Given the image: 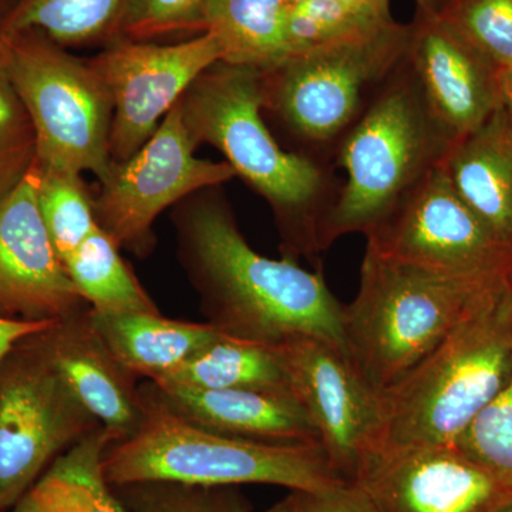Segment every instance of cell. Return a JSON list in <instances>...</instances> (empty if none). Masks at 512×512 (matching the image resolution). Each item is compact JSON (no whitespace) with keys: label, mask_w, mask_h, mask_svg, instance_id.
I'll list each match as a JSON object with an SVG mask.
<instances>
[{"label":"cell","mask_w":512,"mask_h":512,"mask_svg":"<svg viewBox=\"0 0 512 512\" xmlns=\"http://www.w3.org/2000/svg\"><path fill=\"white\" fill-rule=\"evenodd\" d=\"M439 15L497 69L512 63V0H447Z\"/></svg>","instance_id":"f546056e"},{"label":"cell","mask_w":512,"mask_h":512,"mask_svg":"<svg viewBox=\"0 0 512 512\" xmlns=\"http://www.w3.org/2000/svg\"><path fill=\"white\" fill-rule=\"evenodd\" d=\"M96 332L131 375L157 382L220 338L211 323L165 318L160 312L97 313Z\"/></svg>","instance_id":"ffe728a7"},{"label":"cell","mask_w":512,"mask_h":512,"mask_svg":"<svg viewBox=\"0 0 512 512\" xmlns=\"http://www.w3.org/2000/svg\"><path fill=\"white\" fill-rule=\"evenodd\" d=\"M288 0H207L201 32L217 37L221 62L271 72L289 53L285 36Z\"/></svg>","instance_id":"7402d4cb"},{"label":"cell","mask_w":512,"mask_h":512,"mask_svg":"<svg viewBox=\"0 0 512 512\" xmlns=\"http://www.w3.org/2000/svg\"><path fill=\"white\" fill-rule=\"evenodd\" d=\"M393 22L396 20L389 13L335 0H305L289 3L285 36L292 56L315 47L373 35Z\"/></svg>","instance_id":"484cf974"},{"label":"cell","mask_w":512,"mask_h":512,"mask_svg":"<svg viewBox=\"0 0 512 512\" xmlns=\"http://www.w3.org/2000/svg\"><path fill=\"white\" fill-rule=\"evenodd\" d=\"M131 0H15L0 35L39 30L63 47L109 46L121 39Z\"/></svg>","instance_id":"cb8c5ba5"},{"label":"cell","mask_w":512,"mask_h":512,"mask_svg":"<svg viewBox=\"0 0 512 512\" xmlns=\"http://www.w3.org/2000/svg\"><path fill=\"white\" fill-rule=\"evenodd\" d=\"M451 184L498 238L512 245V123L500 107L440 157Z\"/></svg>","instance_id":"d6986e66"},{"label":"cell","mask_w":512,"mask_h":512,"mask_svg":"<svg viewBox=\"0 0 512 512\" xmlns=\"http://www.w3.org/2000/svg\"><path fill=\"white\" fill-rule=\"evenodd\" d=\"M353 483L376 512H493L512 497L456 447H406L367 458Z\"/></svg>","instance_id":"9a60e30c"},{"label":"cell","mask_w":512,"mask_h":512,"mask_svg":"<svg viewBox=\"0 0 512 512\" xmlns=\"http://www.w3.org/2000/svg\"><path fill=\"white\" fill-rule=\"evenodd\" d=\"M266 512H306L303 510L301 501H299L298 495L292 493L285 497L284 500L279 501L274 507L269 508Z\"/></svg>","instance_id":"8d00e7d4"},{"label":"cell","mask_w":512,"mask_h":512,"mask_svg":"<svg viewBox=\"0 0 512 512\" xmlns=\"http://www.w3.org/2000/svg\"><path fill=\"white\" fill-rule=\"evenodd\" d=\"M412 26L392 25L373 35L292 55L264 72L266 109L274 107L295 133L325 141L348 126L370 83L407 55Z\"/></svg>","instance_id":"8fae6325"},{"label":"cell","mask_w":512,"mask_h":512,"mask_svg":"<svg viewBox=\"0 0 512 512\" xmlns=\"http://www.w3.org/2000/svg\"><path fill=\"white\" fill-rule=\"evenodd\" d=\"M218 188L195 192L173 210L178 258L208 323L232 338L279 345L312 336L346 353L345 306L322 274L258 254Z\"/></svg>","instance_id":"6da1fadb"},{"label":"cell","mask_w":512,"mask_h":512,"mask_svg":"<svg viewBox=\"0 0 512 512\" xmlns=\"http://www.w3.org/2000/svg\"><path fill=\"white\" fill-rule=\"evenodd\" d=\"M127 512H251L234 487H200L163 481L113 485Z\"/></svg>","instance_id":"f1b7e54d"},{"label":"cell","mask_w":512,"mask_h":512,"mask_svg":"<svg viewBox=\"0 0 512 512\" xmlns=\"http://www.w3.org/2000/svg\"><path fill=\"white\" fill-rule=\"evenodd\" d=\"M56 320H30L0 318V363L20 340L49 328Z\"/></svg>","instance_id":"836d02e7"},{"label":"cell","mask_w":512,"mask_h":512,"mask_svg":"<svg viewBox=\"0 0 512 512\" xmlns=\"http://www.w3.org/2000/svg\"><path fill=\"white\" fill-rule=\"evenodd\" d=\"M505 279L464 278L403 264L367 245L356 299L343 309L346 355L376 392L393 386Z\"/></svg>","instance_id":"7a4b0ae2"},{"label":"cell","mask_w":512,"mask_h":512,"mask_svg":"<svg viewBox=\"0 0 512 512\" xmlns=\"http://www.w3.org/2000/svg\"><path fill=\"white\" fill-rule=\"evenodd\" d=\"M366 237L367 245L403 264L464 278L512 281V245L468 207L440 158Z\"/></svg>","instance_id":"30bf717a"},{"label":"cell","mask_w":512,"mask_h":512,"mask_svg":"<svg viewBox=\"0 0 512 512\" xmlns=\"http://www.w3.org/2000/svg\"><path fill=\"white\" fill-rule=\"evenodd\" d=\"M113 441L103 426L94 430L57 457L8 512H127L104 473Z\"/></svg>","instance_id":"44dd1931"},{"label":"cell","mask_w":512,"mask_h":512,"mask_svg":"<svg viewBox=\"0 0 512 512\" xmlns=\"http://www.w3.org/2000/svg\"><path fill=\"white\" fill-rule=\"evenodd\" d=\"M180 101L133 157L111 164L93 194L97 225L120 249L146 258L156 247L154 222L195 192L234 180L228 163L195 156Z\"/></svg>","instance_id":"9c48e42d"},{"label":"cell","mask_w":512,"mask_h":512,"mask_svg":"<svg viewBox=\"0 0 512 512\" xmlns=\"http://www.w3.org/2000/svg\"><path fill=\"white\" fill-rule=\"evenodd\" d=\"M453 447L512 491V380L471 420Z\"/></svg>","instance_id":"83f0119b"},{"label":"cell","mask_w":512,"mask_h":512,"mask_svg":"<svg viewBox=\"0 0 512 512\" xmlns=\"http://www.w3.org/2000/svg\"><path fill=\"white\" fill-rule=\"evenodd\" d=\"M37 202L47 234L64 264L74 249L99 227L93 194L84 184L82 174L40 168Z\"/></svg>","instance_id":"4316f807"},{"label":"cell","mask_w":512,"mask_h":512,"mask_svg":"<svg viewBox=\"0 0 512 512\" xmlns=\"http://www.w3.org/2000/svg\"><path fill=\"white\" fill-rule=\"evenodd\" d=\"M221 60L220 42L208 32L174 45L119 39L90 59L113 101L111 161L133 157L195 79Z\"/></svg>","instance_id":"7c38bea8"},{"label":"cell","mask_w":512,"mask_h":512,"mask_svg":"<svg viewBox=\"0 0 512 512\" xmlns=\"http://www.w3.org/2000/svg\"><path fill=\"white\" fill-rule=\"evenodd\" d=\"M36 163L35 127L0 53V198L15 190Z\"/></svg>","instance_id":"4dcf8cb0"},{"label":"cell","mask_w":512,"mask_h":512,"mask_svg":"<svg viewBox=\"0 0 512 512\" xmlns=\"http://www.w3.org/2000/svg\"><path fill=\"white\" fill-rule=\"evenodd\" d=\"M185 127L195 146L210 144L237 177L251 185L274 210L285 258L319 249L315 212L322 175L308 158L288 153L269 133L264 72L218 62L195 79L180 100Z\"/></svg>","instance_id":"3957f363"},{"label":"cell","mask_w":512,"mask_h":512,"mask_svg":"<svg viewBox=\"0 0 512 512\" xmlns=\"http://www.w3.org/2000/svg\"><path fill=\"white\" fill-rule=\"evenodd\" d=\"M298 495L306 512H376L365 491L355 483H346L328 490Z\"/></svg>","instance_id":"d6a6232c"},{"label":"cell","mask_w":512,"mask_h":512,"mask_svg":"<svg viewBox=\"0 0 512 512\" xmlns=\"http://www.w3.org/2000/svg\"><path fill=\"white\" fill-rule=\"evenodd\" d=\"M406 56L429 116L448 144L470 136L500 109V69L439 13H419Z\"/></svg>","instance_id":"2e32d148"},{"label":"cell","mask_w":512,"mask_h":512,"mask_svg":"<svg viewBox=\"0 0 512 512\" xmlns=\"http://www.w3.org/2000/svg\"><path fill=\"white\" fill-rule=\"evenodd\" d=\"M0 53L35 127L43 170L109 174L113 101L90 63L39 30L0 35Z\"/></svg>","instance_id":"8992f818"},{"label":"cell","mask_w":512,"mask_h":512,"mask_svg":"<svg viewBox=\"0 0 512 512\" xmlns=\"http://www.w3.org/2000/svg\"><path fill=\"white\" fill-rule=\"evenodd\" d=\"M151 383L185 389L292 392L278 345L224 333L170 375Z\"/></svg>","instance_id":"603a6c76"},{"label":"cell","mask_w":512,"mask_h":512,"mask_svg":"<svg viewBox=\"0 0 512 512\" xmlns=\"http://www.w3.org/2000/svg\"><path fill=\"white\" fill-rule=\"evenodd\" d=\"M140 389L144 400L140 426L127 439L113 441L104 454V473L111 485L269 484L313 493L348 483L319 443H259L214 433L170 412L144 384Z\"/></svg>","instance_id":"5b68a950"},{"label":"cell","mask_w":512,"mask_h":512,"mask_svg":"<svg viewBox=\"0 0 512 512\" xmlns=\"http://www.w3.org/2000/svg\"><path fill=\"white\" fill-rule=\"evenodd\" d=\"M64 266L93 312H160L121 258L116 242L99 227L74 249Z\"/></svg>","instance_id":"d4e9b609"},{"label":"cell","mask_w":512,"mask_h":512,"mask_svg":"<svg viewBox=\"0 0 512 512\" xmlns=\"http://www.w3.org/2000/svg\"><path fill=\"white\" fill-rule=\"evenodd\" d=\"M416 3L420 15H436L446 5L447 0H416Z\"/></svg>","instance_id":"74e56055"},{"label":"cell","mask_w":512,"mask_h":512,"mask_svg":"<svg viewBox=\"0 0 512 512\" xmlns=\"http://www.w3.org/2000/svg\"><path fill=\"white\" fill-rule=\"evenodd\" d=\"M498 80H500L501 106L512 123V63L500 70Z\"/></svg>","instance_id":"e575fe53"},{"label":"cell","mask_w":512,"mask_h":512,"mask_svg":"<svg viewBox=\"0 0 512 512\" xmlns=\"http://www.w3.org/2000/svg\"><path fill=\"white\" fill-rule=\"evenodd\" d=\"M205 3L207 0H131L121 39L151 42L173 33L201 32Z\"/></svg>","instance_id":"1f68e13d"},{"label":"cell","mask_w":512,"mask_h":512,"mask_svg":"<svg viewBox=\"0 0 512 512\" xmlns=\"http://www.w3.org/2000/svg\"><path fill=\"white\" fill-rule=\"evenodd\" d=\"M512 380V288L498 293L380 393L377 450L454 446ZM373 453V454H375Z\"/></svg>","instance_id":"277c9868"},{"label":"cell","mask_w":512,"mask_h":512,"mask_svg":"<svg viewBox=\"0 0 512 512\" xmlns=\"http://www.w3.org/2000/svg\"><path fill=\"white\" fill-rule=\"evenodd\" d=\"M40 168L0 198V318L60 320L87 311L57 255L37 202Z\"/></svg>","instance_id":"5bb4252c"},{"label":"cell","mask_w":512,"mask_h":512,"mask_svg":"<svg viewBox=\"0 0 512 512\" xmlns=\"http://www.w3.org/2000/svg\"><path fill=\"white\" fill-rule=\"evenodd\" d=\"M433 130L421 93L404 84L372 104L343 146L348 181L320 224L319 249L352 232L367 235L392 214L443 154L433 151Z\"/></svg>","instance_id":"52a82bcc"},{"label":"cell","mask_w":512,"mask_h":512,"mask_svg":"<svg viewBox=\"0 0 512 512\" xmlns=\"http://www.w3.org/2000/svg\"><path fill=\"white\" fill-rule=\"evenodd\" d=\"M144 387L170 412L201 429L271 444L319 443L315 424L292 392Z\"/></svg>","instance_id":"ac0fdd59"},{"label":"cell","mask_w":512,"mask_h":512,"mask_svg":"<svg viewBox=\"0 0 512 512\" xmlns=\"http://www.w3.org/2000/svg\"><path fill=\"white\" fill-rule=\"evenodd\" d=\"M289 3L305 2V0H288ZM335 2L348 3V5L360 6V8H367L377 10V12L390 13V3L392 0H335Z\"/></svg>","instance_id":"d590c367"},{"label":"cell","mask_w":512,"mask_h":512,"mask_svg":"<svg viewBox=\"0 0 512 512\" xmlns=\"http://www.w3.org/2000/svg\"><path fill=\"white\" fill-rule=\"evenodd\" d=\"M36 340L77 399L113 434L114 440L136 433L144 417L137 377L121 365L100 338L90 309L56 320L36 333Z\"/></svg>","instance_id":"e0dca14e"},{"label":"cell","mask_w":512,"mask_h":512,"mask_svg":"<svg viewBox=\"0 0 512 512\" xmlns=\"http://www.w3.org/2000/svg\"><path fill=\"white\" fill-rule=\"evenodd\" d=\"M97 421L40 348L20 340L0 363V512H8Z\"/></svg>","instance_id":"ba28073f"},{"label":"cell","mask_w":512,"mask_h":512,"mask_svg":"<svg viewBox=\"0 0 512 512\" xmlns=\"http://www.w3.org/2000/svg\"><path fill=\"white\" fill-rule=\"evenodd\" d=\"M13 2H15V0H0V19H2L3 16L8 13V10L10 9V6L13 5Z\"/></svg>","instance_id":"f35d334b"},{"label":"cell","mask_w":512,"mask_h":512,"mask_svg":"<svg viewBox=\"0 0 512 512\" xmlns=\"http://www.w3.org/2000/svg\"><path fill=\"white\" fill-rule=\"evenodd\" d=\"M278 349L292 393L315 424L330 464L353 483L379 444L380 393L342 349L326 340L299 336Z\"/></svg>","instance_id":"4fadbf2b"},{"label":"cell","mask_w":512,"mask_h":512,"mask_svg":"<svg viewBox=\"0 0 512 512\" xmlns=\"http://www.w3.org/2000/svg\"><path fill=\"white\" fill-rule=\"evenodd\" d=\"M493 512H512V497L508 498L507 501H504L500 507L495 508Z\"/></svg>","instance_id":"ab89813d"}]
</instances>
